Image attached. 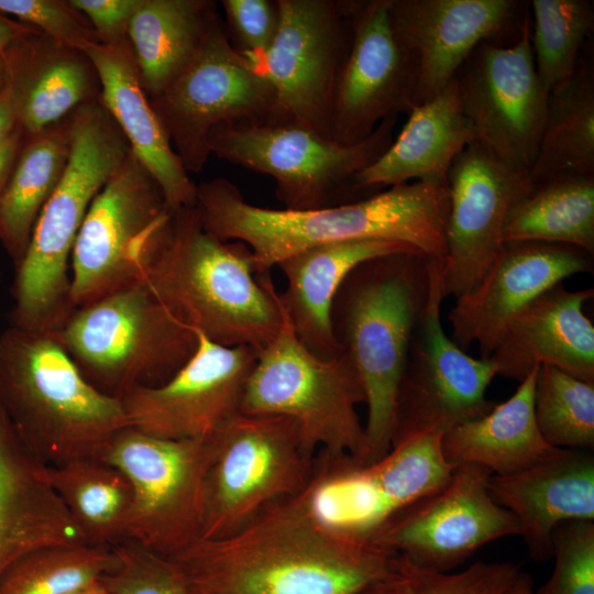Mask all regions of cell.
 <instances>
[{
    "label": "cell",
    "instance_id": "1",
    "mask_svg": "<svg viewBox=\"0 0 594 594\" xmlns=\"http://www.w3.org/2000/svg\"><path fill=\"white\" fill-rule=\"evenodd\" d=\"M397 556L329 531L290 497L232 534L198 539L168 559L189 594H356Z\"/></svg>",
    "mask_w": 594,
    "mask_h": 594
},
{
    "label": "cell",
    "instance_id": "2",
    "mask_svg": "<svg viewBox=\"0 0 594 594\" xmlns=\"http://www.w3.org/2000/svg\"><path fill=\"white\" fill-rule=\"evenodd\" d=\"M139 279L178 321L223 346L265 348L283 312L252 251L207 232L195 206L167 208L132 252Z\"/></svg>",
    "mask_w": 594,
    "mask_h": 594
},
{
    "label": "cell",
    "instance_id": "3",
    "mask_svg": "<svg viewBox=\"0 0 594 594\" xmlns=\"http://www.w3.org/2000/svg\"><path fill=\"white\" fill-rule=\"evenodd\" d=\"M195 208L207 232L250 248L257 275L300 250L344 241H396L430 258L446 256L447 183L417 180L333 207L287 210L252 205L232 182L216 177L197 185Z\"/></svg>",
    "mask_w": 594,
    "mask_h": 594
},
{
    "label": "cell",
    "instance_id": "4",
    "mask_svg": "<svg viewBox=\"0 0 594 594\" xmlns=\"http://www.w3.org/2000/svg\"><path fill=\"white\" fill-rule=\"evenodd\" d=\"M430 263L419 252L367 260L352 270L334 297L332 330L361 380L367 406L360 463L371 464L391 450L397 391L428 300Z\"/></svg>",
    "mask_w": 594,
    "mask_h": 594
},
{
    "label": "cell",
    "instance_id": "5",
    "mask_svg": "<svg viewBox=\"0 0 594 594\" xmlns=\"http://www.w3.org/2000/svg\"><path fill=\"white\" fill-rule=\"evenodd\" d=\"M0 406L44 465L101 459L130 427L121 399L92 386L54 334L13 326L0 334Z\"/></svg>",
    "mask_w": 594,
    "mask_h": 594
},
{
    "label": "cell",
    "instance_id": "6",
    "mask_svg": "<svg viewBox=\"0 0 594 594\" xmlns=\"http://www.w3.org/2000/svg\"><path fill=\"white\" fill-rule=\"evenodd\" d=\"M72 152L63 178L44 206L26 252L14 268L9 326L55 334L75 309L70 257L96 195L130 153L106 108L90 102L69 114Z\"/></svg>",
    "mask_w": 594,
    "mask_h": 594
},
{
    "label": "cell",
    "instance_id": "7",
    "mask_svg": "<svg viewBox=\"0 0 594 594\" xmlns=\"http://www.w3.org/2000/svg\"><path fill=\"white\" fill-rule=\"evenodd\" d=\"M54 336L81 375L116 398L167 382L198 345L141 280L75 308Z\"/></svg>",
    "mask_w": 594,
    "mask_h": 594
},
{
    "label": "cell",
    "instance_id": "8",
    "mask_svg": "<svg viewBox=\"0 0 594 594\" xmlns=\"http://www.w3.org/2000/svg\"><path fill=\"white\" fill-rule=\"evenodd\" d=\"M282 312L277 336L257 352L240 413L287 417L311 453L320 449L359 461L365 435L356 406L365 403V394L352 362L344 352L329 359L315 355Z\"/></svg>",
    "mask_w": 594,
    "mask_h": 594
},
{
    "label": "cell",
    "instance_id": "9",
    "mask_svg": "<svg viewBox=\"0 0 594 594\" xmlns=\"http://www.w3.org/2000/svg\"><path fill=\"white\" fill-rule=\"evenodd\" d=\"M396 121L387 117L353 145L293 121H235L215 127L208 146L221 160L273 177L284 209L315 210L358 200L355 177L391 145Z\"/></svg>",
    "mask_w": 594,
    "mask_h": 594
},
{
    "label": "cell",
    "instance_id": "10",
    "mask_svg": "<svg viewBox=\"0 0 594 594\" xmlns=\"http://www.w3.org/2000/svg\"><path fill=\"white\" fill-rule=\"evenodd\" d=\"M212 438L200 539L232 534L270 505L299 494L312 475L316 454L287 417L239 413Z\"/></svg>",
    "mask_w": 594,
    "mask_h": 594
},
{
    "label": "cell",
    "instance_id": "11",
    "mask_svg": "<svg viewBox=\"0 0 594 594\" xmlns=\"http://www.w3.org/2000/svg\"><path fill=\"white\" fill-rule=\"evenodd\" d=\"M212 435L172 440L132 427L119 432L101 460L130 482L125 541L170 558L201 538Z\"/></svg>",
    "mask_w": 594,
    "mask_h": 594
},
{
    "label": "cell",
    "instance_id": "12",
    "mask_svg": "<svg viewBox=\"0 0 594 594\" xmlns=\"http://www.w3.org/2000/svg\"><path fill=\"white\" fill-rule=\"evenodd\" d=\"M148 100L188 174L205 167L218 124L287 121L271 84L232 47L220 14L190 63Z\"/></svg>",
    "mask_w": 594,
    "mask_h": 594
},
{
    "label": "cell",
    "instance_id": "13",
    "mask_svg": "<svg viewBox=\"0 0 594 594\" xmlns=\"http://www.w3.org/2000/svg\"><path fill=\"white\" fill-rule=\"evenodd\" d=\"M442 260L431 258L430 289L408 349L395 409L392 447L424 432H441L487 414L486 391L497 375L491 359L473 358L441 321ZM391 447V448H392Z\"/></svg>",
    "mask_w": 594,
    "mask_h": 594
},
{
    "label": "cell",
    "instance_id": "14",
    "mask_svg": "<svg viewBox=\"0 0 594 594\" xmlns=\"http://www.w3.org/2000/svg\"><path fill=\"white\" fill-rule=\"evenodd\" d=\"M530 26L526 14L512 45L481 42L454 77L475 141L524 173L538 152L549 96L535 67Z\"/></svg>",
    "mask_w": 594,
    "mask_h": 594
},
{
    "label": "cell",
    "instance_id": "15",
    "mask_svg": "<svg viewBox=\"0 0 594 594\" xmlns=\"http://www.w3.org/2000/svg\"><path fill=\"white\" fill-rule=\"evenodd\" d=\"M276 36L261 56L248 61L273 87L287 121L331 139L336 86L351 29L341 0H278Z\"/></svg>",
    "mask_w": 594,
    "mask_h": 594
},
{
    "label": "cell",
    "instance_id": "16",
    "mask_svg": "<svg viewBox=\"0 0 594 594\" xmlns=\"http://www.w3.org/2000/svg\"><path fill=\"white\" fill-rule=\"evenodd\" d=\"M492 474L479 464H457L442 490L396 514L373 543L419 568L451 572L484 544L520 536L515 516L488 492Z\"/></svg>",
    "mask_w": 594,
    "mask_h": 594
},
{
    "label": "cell",
    "instance_id": "17",
    "mask_svg": "<svg viewBox=\"0 0 594 594\" xmlns=\"http://www.w3.org/2000/svg\"><path fill=\"white\" fill-rule=\"evenodd\" d=\"M341 4L351 42L336 86L331 136L341 145H353L387 117L415 107L417 64L393 31L389 0H341Z\"/></svg>",
    "mask_w": 594,
    "mask_h": 594
},
{
    "label": "cell",
    "instance_id": "18",
    "mask_svg": "<svg viewBox=\"0 0 594 594\" xmlns=\"http://www.w3.org/2000/svg\"><path fill=\"white\" fill-rule=\"evenodd\" d=\"M167 208L161 187L130 151L94 198L74 244V308L140 280L133 249Z\"/></svg>",
    "mask_w": 594,
    "mask_h": 594
},
{
    "label": "cell",
    "instance_id": "19",
    "mask_svg": "<svg viewBox=\"0 0 594 594\" xmlns=\"http://www.w3.org/2000/svg\"><path fill=\"white\" fill-rule=\"evenodd\" d=\"M447 184L442 292L444 298H458L473 289L493 264L509 213L534 182L529 173L506 165L473 141L453 161Z\"/></svg>",
    "mask_w": 594,
    "mask_h": 594
},
{
    "label": "cell",
    "instance_id": "20",
    "mask_svg": "<svg viewBox=\"0 0 594 594\" xmlns=\"http://www.w3.org/2000/svg\"><path fill=\"white\" fill-rule=\"evenodd\" d=\"M197 334L195 353L173 377L120 398L130 427L164 439H194L212 435L240 413L258 351Z\"/></svg>",
    "mask_w": 594,
    "mask_h": 594
},
{
    "label": "cell",
    "instance_id": "21",
    "mask_svg": "<svg viewBox=\"0 0 594 594\" xmlns=\"http://www.w3.org/2000/svg\"><path fill=\"white\" fill-rule=\"evenodd\" d=\"M593 255L568 244L503 243L481 282L455 298L448 314L450 338L464 351L477 344L490 359L512 319L565 278L593 272Z\"/></svg>",
    "mask_w": 594,
    "mask_h": 594
},
{
    "label": "cell",
    "instance_id": "22",
    "mask_svg": "<svg viewBox=\"0 0 594 594\" xmlns=\"http://www.w3.org/2000/svg\"><path fill=\"white\" fill-rule=\"evenodd\" d=\"M516 0H389L399 43L417 64L415 106L440 94L483 41L513 30Z\"/></svg>",
    "mask_w": 594,
    "mask_h": 594
},
{
    "label": "cell",
    "instance_id": "23",
    "mask_svg": "<svg viewBox=\"0 0 594 594\" xmlns=\"http://www.w3.org/2000/svg\"><path fill=\"white\" fill-rule=\"evenodd\" d=\"M593 288L559 283L540 294L505 328L491 355L496 374L522 381L540 364L594 383V326L583 311Z\"/></svg>",
    "mask_w": 594,
    "mask_h": 594
},
{
    "label": "cell",
    "instance_id": "24",
    "mask_svg": "<svg viewBox=\"0 0 594 594\" xmlns=\"http://www.w3.org/2000/svg\"><path fill=\"white\" fill-rule=\"evenodd\" d=\"M488 492L517 519L529 556L549 560L560 524L594 520V457L585 450L556 448L522 471L492 474Z\"/></svg>",
    "mask_w": 594,
    "mask_h": 594
},
{
    "label": "cell",
    "instance_id": "25",
    "mask_svg": "<svg viewBox=\"0 0 594 594\" xmlns=\"http://www.w3.org/2000/svg\"><path fill=\"white\" fill-rule=\"evenodd\" d=\"M4 88L24 135L52 125L77 108L100 102L101 85L86 53L34 30L1 53Z\"/></svg>",
    "mask_w": 594,
    "mask_h": 594
},
{
    "label": "cell",
    "instance_id": "26",
    "mask_svg": "<svg viewBox=\"0 0 594 594\" xmlns=\"http://www.w3.org/2000/svg\"><path fill=\"white\" fill-rule=\"evenodd\" d=\"M101 85L100 103L125 136L131 153L148 170L172 209L194 207L197 185L156 117L145 94L130 41L94 44L85 52Z\"/></svg>",
    "mask_w": 594,
    "mask_h": 594
},
{
    "label": "cell",
    "instance_id": "27",
    "mask_svg": "<svg viewBox=\"0 0 594 594\" xmlns=\"http://www.w3.org/2000/svg\"><path fill=\"white\" fill-rule=\"evenodd\" d=\"M86 543L52 488L46 465L16 436L0 406V574L41 547Z\"/></svg>",
    "mask_w": 594,
    "mask_h": 594
},
{
    "label": "cell",
    "instance_id": "28",
    "mask_svg": "<svg viewBox=\"0 0 594 594\" xmlns=\"http://www.w3.org/2000/svg\"><path fill=\"white\" fill-rule=\"evenodd\" d=\"M406 252L419 251L396 241L359 240L319 244L283 258L276 266L286 287L278 298L304 346L321 359L342 352L332 330L331 309L343 280L367 260Z\"/></svg>",
    "mask_w": 594,
    "mask_h": 594
},
{
    "label": "cell",
    "instance_id": "29",
    "mask_svg": "<svg viewBox=\"0 0 594 594\" xmlns=\"http://www.w3.org/2000/svg\"><path fill=\"white\" fill-rule=\"evenodd\" d=\"M407 114L405 125L387 150L356 175L360 193L417 180L447 183L455 157L475 141L462 110L455 78Z\"/></svg>",
    "mask_w": 594,
    "mask_h": 594
},
{
    "label": "cell",
    "instance_id": "30",
    "mask_svg": "<svg viewBox=\"0 0 594 594\" xmlns=\"http://www.w3.org/2000/svg\"><path fill=\"white\" fill-rule=\"evenodd\" d=\"M537 369L519 382L508 399L442 436V450L450 463H474L493 474L508 475L530 468L554 451L542 438L535 418Z\"/></svg>",
    "mask_w": 594,
    "mask_h": 594
},
{
    "label": "cell",
    "instance_id": "31",
    "mask_svg": "<svg viewBox=\"0 0 594 594\" xmlns=\"http://www.w3.org/2000/svg\"><path fill=\"white\" fill-rule=\"evenodd\" d=\"M211 0H141L128 37L148 99L190 63L219 15Z\"/></svg>",
    "mask_w": 594,
    "mask_h": 594
},
{
    "label": "cell",
    "instance_id": "32",
    "mask_svg": "<svg viewBox=\"0 0 594 594\" xmlns=\"http://www.w3.org/2000/svg\"><path fill=\"white\" fill-rule=\"evenodd\" d=\"M70 152L69 116L24 135L0 202V241L14 268L26 252L41 211L63 178Z\"/></svg>",
    "mask_w": 594,
    "mask_h": 594
},
{
    "label": "cell",
    "instance_id": "33",
    "mask_svg": "<svg viewBox=\"0 0 594 594\" xmlns=\"http://www.w3.org/2000/svg\"><path fill=\"white\" fill-rule=\"evenodd\" d=\"M46 477L86 543L112 548L125 541L132 488L120 470L80 459L46 465Z\"/></svg>",
    "mask_w": 594,
    "mask_h": 594
},
{
    "label": "cell",
    "instance_id": "34",
    "mask_svg": "<svg viewBox=\"0 0 594 594\" xmlns=\"http://www.w3.org/2000/svg\"><path fill=\"white\" fill-rule=\"evenodd\" d=\"M568 244L594 254V175H559L534 182L514 207L502 243Z\"/></svg>",
    "mask_w": 594,
    "mask_h": 594
},
{
    "label": "cell",
    "instance_id": "35",
    "mask_svg": "<svg viewBox=\"0 0 594 594\" xmlns=\"http://www.w3.org/2000/svg\"><path fill=\"white\" fill-rule=\"evenodd\" d=\"M532 182L559 175H594V77L588 65L576 67L549 91L546 122Z\"/></svg>",
    "mask_w": 594,
    "mask_h": 594
},
{
    "label": "cell",
    "instance_id": "36",
    "mask_svg": "<svg viewBox=\"0 0 594 594\" xmlns=\"http://www.w3.org/2000/svg\"><path fill=\"white\" fill-rule=\"evenodd\" d=\"M112 548L88 543L41 547L0 574V594H67L87 587L113 566Z\"/></svg>",
    "mask_w": 594,
    "mask_h": 594
},
{
    "label": "cell",
    "instance_id": "37",
    "mask_svg": "<svg viewBox=\"0 0 594 594\" xmlns=\"http://www.w3.org/2000/svg\"><path fill=\"white\" fill-rule=\"evenodd\" d=\"M534 411L538 429L550 446L593 450L594 383L540 364L535 380Z\"/></svg>",
    "mask_w": 594,
    "mask_h": 594
},
{
    "label": "cell",
    "instance_id": "38",
    "mask_svg": "<svg viewBox=\"0 0 594 594\" xmlns=\"http://www.w3.org/2000/svg\"><path fill=\"white\" fill-rule=\"evenodd\" d=\"M530 41L537 74L550 91L566 81L594 25L588 0H532Z\"/></svg>",
    "mask_w": 594,
    "mask_h": 594
},
{
    "label": "cell",
    "instance_id": "39",
    "mask_svg": "<svg viewBox=\"0 0 594 594\" xmlns=\"http://www.w3.org/2000/svg\"><path fill=\"white\" fill-rule=\"evenodd\" d=\"M518 572L512 562L482 561L461 572H437L398 554L387 573L356 594H505Z\"/></svg>",
    "mask_w": 594,
    "mask_h": 594
},
{
    "label": "cell",
    "instance_id": "40",
    "mask_svg": "<svg viewBox=\"0 0 594 594\" xmlns=\"http://www.w3.org/2000/svg\"><path fill=\"white\" fill-rule=\"evenodd\" d=\"M116 561L100 579L109 594H189L176 565L133 542L112 547Z\"/></svg>",
    "mask_w": 594,
    "mask_h": 594
},
{
    "label": "cell",
    "instance_id": "41",
    "mask_svg": "<svg viewBox=\"0 0 594 594\" xmlns=\"http://www.w3.org/2000/svg\"><path fill=\"white\" fill-rule=\"evenodd\" d=\"M554 566L534 594H594V522L560 524L552 536Z\"/></svg>",
    "mask_w": 594,
    "mask_h": 594
},
{
    "label": "cell",
    "instance_id": "42",
    "mask_svg": "<svg viewBox=\"0 0 594 594\" xmlns=\"http://www.w3.org/2000/svg\"><path fill=\"white\" fill-rule=\"evenodd\" d=\"M0 12L84 53L100 43L88 19L70 0H0Z\"/></svg>",
    "mask_w": 594,
    "mask_h": 594
},
{
    "label": "cell",
    "instance_id": "43",
    "mask_svg": "<svg viewBox=\"0 0 594 594\" xmlns=\"http://www.w3.org/2000/svg\"><path fill=\"white\" fill-rule=\"evenodd\" d=\"M224 28L237 53L246 61L264 54L280 22L278 0H222Z\"/></svg>",
    "mask_w": 594,
    "mask_h": 594
},
{
    "label": "cell",
    "instance_id": "44",
    "mask_svg": "<svg viewBox=\"0 0 594 594\" xmlns=\"http://www.w3.org/2000/svg\"><path fill=\"white\" fill-rule=\"evenodd\" d=\"M90 22L100 44L117 45L129 40L131 20L141 0H70Z\"/></svg>",
    "mask_w": 594,
    "mask_h": 594
},
{
    "label": "cell",
    "instance_id": "45",
    "mask_svg": "<svg viewBox=\"0 0 594 594\" xmlns=\"http://www.w3.org/2000/svg\"><path fill=\"white\" fill-rule=\"evenodd\" d=\"M24 140V133L16 130L0 145V202Z\"/></svg>",
    "mask_w": 594,
    "mask_h": 594
},
{
    "label": "cell",
    "instance_id": "46",
    "mask_svg": "<svg viewBox=\"0 0 594 594\" xmlns=\"http://www.w3.org/2000/svg\"><path fill=\"white\" fill-rule=\"evenodd\" d=\"M36 29L0 12V54L16 37Z\"/></svg>",
    "mask_w": 594,
    "mask_h": 594
},
{
    "label": "cell",
    "instance_id": "47",
    "mask_svg": "<svg viewBox=\"0 0 594 594\" xmlns=\"http://www.w3.org/2000/svg\"><path fill=\"white\" fill-rule=\"evenodd\" d=\"M18 124L3 88L0 95V145L16 130Z\"/></svg>",
    "mask_w": 594,
    "mask_h": 594
},
{
    "label": "cell",
    "instance_id": "48",
    "mask_svg": "<svg viewBox=\"0 0 594 594\" xmlns=\"http://www.w3.org/2000/svg\"><path fill=\"white\" fill-rule=\"evenodd\" d=\"M534 580L526 572H518L505 594H534Z\"/></svg>",
    "mask_w": 594,
    "mask_h": 594
},
{
    "label": "cell",
    "instance_id": "49",
    "mask_svg": "<svg viewBox=\"0 0 594 594\" xmlns=\"http://www.w3.org/2000/svg\"><path fill=\"white\" fill-rule=\"evenodd\" d=\"M67 594H109L102 583L96 582L87 587L67 593Z\"/></svg>",
    "mask_w": 594,
    "mask_h": 594
},
{
    "label": "cell",
    "instance_id": "50",
    "mask_svg": "<svg viewBox=\"0 0 594 594\" xmlns=\"http://www.w3.org/2000/svg\"><path fill=\"white\" fill-rule=\"evenodd\" d=\"M4 65H3V61H2V56L0 54V95L4 88Z\"/></svg>",
    "mask_w": 594,
    "mask_h": 594
}]
</instances>
